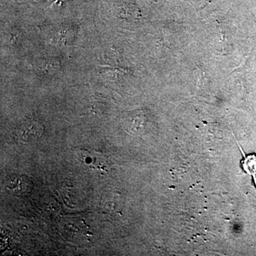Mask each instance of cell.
Returning a JSON list of instances; mask_svg holds the SVG:
<instances>
[{
  "mask_svg": "<svg viewBox=\"0 0 256 256\" xmlns=\"http://www.w3.org/2000/svg\"><path fill=\"white\" fill-rule=\"evenodd\" d=\"M250 72H252V75L254 82H256V55L252 60V70H250Z\"/></svg>",
  "mask_w": 256,
  "mask_h": 256,
  "instance_id": "5b68a950",
  "label": "cell"
},
{
  "mask_svg": "<svg viewBox=\"0 0 256 256\" xmlns=\"http://www.w3.org/2000/svg\"><path fill=\"white\" fill-rule=\"evenodd\" d=\"M43 124L34 119H28L24 121L18 126L16 136L18 141L22 143H31L36 141L43 134Z\"/></svg>",
  "mask_w": 256,
  "mask_h": 256,
  "instance_id": "6da1fadb",
  "label": "cell"
},
{
  "mask_svg": "<svg viewBox=\"0 0 256 256\" xmlns=\"http://www.w3.org/2000/svg\"><path fill=\"white\" fill-rule=\"evenodd\" d=\"M77 158L92 169L107 172L110 168L107 158L96 152L80 150L77 152Z\"/></svg>",
  "mask_w": 256,
  "mask_h": 256,
  "instance_id": "7a4b0ae2",
  "label": "cell"
},
{
  "mask_svg": "<svg viewBox=\"0 0 256 256\" xmlns=\"http://www.w3.org/2000/svg\"><path fill=\"white\" fill-rule=\"evenodd\" d=\"M6 188L14 194L26 195L32 190V182L26 176H14L8 181Z\"/></svg>",
  "mask_w": 256,
  "mask_h": 256,
  "instance_id": "3957f363",
  "label": "cell"
},
{
  "mask_svg": "<svg viewBox=\"0 0 256 256\" xmlns=\"http://www.w3.org/2000/svg\"><path fill=\"white\" fill-rule=\"evenodd\" d=\"M239 148L244 156V158L240 161V166L245 172L252 176L254 186L256 188V153H250L246 156L242 152V148L240 146Z\"/></svg>",
  "mask_w": 256,
  "mask_h": 256,
  "instance_id": "277c9868",
  "label": "cell"
}]
</instances>
